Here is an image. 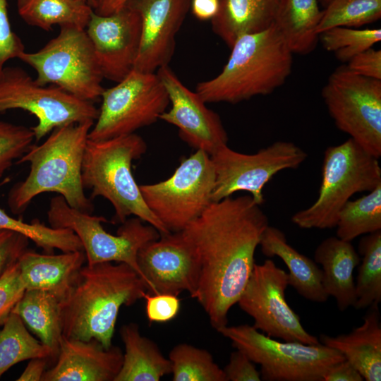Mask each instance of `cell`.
Segmentation results:
<instances>
[{
	"instance_id": "16",
	"label": "cell",
	"mask_w": 381,
	"mask_h": 381,
	"mask_svg": "<svg viewBox=\"0 0 381 381\" xmlns=\"http://www.w3.org/2000/svg\"><path fill=\"white\" fill-rule=\"evenodd\" d=\"M138 264L151 294L178 296L188 291L194 297L200 264L196 249L182 231L161 234L138 252Z\"/></svg>"
},
{
	"instance_id": "33",
	"label": "cell",
	"mask_w": 381,
	"mask_h": 381,
	"mask_svg": "<svg viewBox=\"0 0 381 381\" xmlns=\"http://www.w3.org/2000/svg\"><path fill=\"white\" fill-rule=\"evenodd\" d=\"M169 359L174 381H228L223 368L205 349L179 344L171 350Z\"/></svg>"
},
{
	"instance_id": "44",
	"label": "cell",
	"mask_w": 381,
	"mask_h": 381,
	"mask_svg": "<svg viewBox=\"0 0 381 381\" xmlns=\"http://www.w3.org/2000/svg\"><path fill=\"white\" fill-rule=\"evenodd\" d=\"M361 373L346 359L332 365L323 376V381H363Z\"/></svg>"
},
{
	"instance_id": "39",
	"label": "cell",
	"mask_w": 381,
	"mask_h": 381,
	"mask_svg": "<svg viewBox=\"0 0 381 381\" xmlns=\"http://www.w3.org/2000/svg\"><path fill=\"white\" fill-rule=\"evenodd\" d=\"M25 52L19 36L12 30L8 13L7 0H0V76L5 64Z\"/></svg>"
},
{
	"instance_id": "21",
	"label": "cell",
	"mask_w": 381,
	"mask_h": 381,
	"mask_svg": "<svg viewBox=\"0 0 381 381\" xmlns=\"http://www.w3.org/2000/svg\"><path fill=\"white\" fill-rule=\"evenodd\" d=\"M319 341L340 351L364 380H381V322L377 303L368 307L361 326L336 337L320 334Z\"/></svg>"
},
{
	"instance_id": "1",
	"label": "cell",
	"mask_w": 381,
	"mask_h": 381,
	"mask_svg": "<svg viewBox=\"0 0 381 381\" xmlns=\"http://www.w3.org/2000/svg\"><path fill=\"white\" fill-rule=\"evenodd\" d=\"M269 226L250 195L212 202L181 231L198 253L200 273L193 297L216 329L227 325L255 265V253Z\"/></svg>"
},
{
	"instance_id": "28",
	"label": "cell",
	"mask_w": 381,
	"mask_h": 381,
	"mask_svg": "<svg viewBox=\"0 0 381 381\" xmlns=\"http://www.w3.org/2000/svg\"><path fill=\"white\" fill-rule=\"evenodd\" d=\"M318 0H283L273 25L293 54L306 55L319 42L322 10Z\"/></svg>"
},
{
	"instance_id": "43",
	"label": "cell",
	"mask_w": 381,
	"mask_h": 381,
	"mask_svg": "<svg viewBox=\"0 0 381 381\" xmlns=\"http://www.w3.org/2000/svg\"><path fill=\"white\" fill-rule=\"evenodd\" d=\"M346 66L356 74L381 80V50L371 47L354 56Z\"/></svg>"
},
{
	"instance_id": "25",
	"label": "cell",
	"mask_w": 381,
	"mask_h": 381,
	"mask_svg": "<svg viewBox=\"0 0 381 381\" xmlns=\"http://www.w3.org/2000/svg\"><path fill=\"white\" fill-rule=\"evenodd\" d=\"M219 8L211 20L212 31L231 47L246 34L273 25L283 0H219Z\"/></svg>"
},
{
	"instance_id": "26",
	"label": "cell",
	"mask_w": 381,
	"mask_h": 381,
	"mask_svg": "<svg viewBox=\"0 0 381 381\" xmlns=\"http://www.w3.org/2000/svg\"><path fill=\"white\" fill-rule=\"evenodd\" d=\"M125 346L121 370L114 381H159L171 373V365L151 339L141 335L136 323L119 330Z\"/></svg>"
},
{
	"instance_id": "31",
	"label": "cell",
	"mask_w": 381,
	"mask_h": 381,
	"mask_svg": "<svg viewBox=\"0 0 381 381\" xmlns=\"http://www.w3.org/2000/svg\"><path fill=\"white\" fill-rule=\"evenodd\" d=\"M337 236L350 241L361 235L381 230V184L354 200H349L339 212Z\"/></svg>"
},
{
	"instance_id": "11",
	"label": "cell",
	"mask_w": 381,
	"mask_h": 381,
	"mask_svg": "<svg viewBox=\"0 0 381 381\" xmlns=\"http://www.w3.org/2000/svg\"><path fill=\"white\" fill-rule=\"evenodd\" d=\"M322 97L338 129L367 152L381 157V80L337 68L322 90Z\"/></svg>"
},
{
	"instance_id": "20",
	"label": "cell",
	"mask_w": 381,
	"mask_h": 381,
	"mask_svg": "<svg viewBox=\"0 0 381 381\" xmlns=\"http://www.w3.org/2000/svg\"><path fill=\"white\" fill-rule=\"evenodd\" d=\"M123 353L95 339L83 341L62 337L54 365L45 370L42 381H114Z\"/></svg>"
},
{
	"instance_id": "12",
	"label": "cell",
	"mask_w": 381,
	"mask_h": 381,
	"mask_svg": "<svg viewBox=\"0 0 381 381\" xmlns=\"http://www.w3.org/2000/svg\"><path fill=\"white\" fill-rule=\"evenodd\" d=\"M99 114L88 139L104 140L134 133L151 125L170 104L167 92L155 73L133 69L116 85L104 90Z\"/></svg>"
},
{
	"instance_id": "23",
	"label": "cell",
	"mask_w": 381,
	"mask_h": 381,
	"mask_svg": "<svg viewBox=\"0 0 381 381\" xmlns=\"http://www.w3.org/2000/svg\"><path fill=\"white\" fill-rule=\"evenodd\" d=\"M360 260L351 243L337 236L325 238L315 250L314 261L322 266L324 289L335 298L340 311L356 303L353 271Z\"/></svg>"
},
{
	"instance_id": "8",
	"label": "cell",
	"mask_w": 381,
	"mask_h": 381,
	"mask_svg": "<svg viewBox=\"0 0 381 381\" xmlns=\"http://www.w3.org/2000/svg\"><path fill=\"white\" fill-rule=\"evenodd\" d=\"M18 59L32 68L41 85H54L83 100L94 102L104 90V78L85 29L61 26L59 34L35 52Z\"/></svg>"
},
{
	"instance_id": "19",
	"label": "cell",
	"mask_w": 381,
	"mask_h": 381,
	"mask_svg": "<svg viewBox=\"0 0 381 381\" xmlns=\"http://www.w3.org/2000/svg\"><path fill=\"white\" fill-rule=\"evenodd\" d=\"M191 0H129L141 19L139 51L133 69L155 73L168 65L176 35L190 8Z\"/></svg>"
},
{
	"instance_id": "38",
	"label": "cell",
	"mask_w": 381,
	"mask_h": 381,
	"mask_svg": "<svg viewBox=\"0 0 381 381\" xmlns=\"http://www.w3.org/2000/svg\"><path fill=\"white\" fill-rule=\"evenodd\" d=\"M25 291L18 260L0 277V326L4 325Z\"/></svg>"
},
{
	"instance_id": "32",
	"label": "cell",
	"mask_w": 381,
	"mask_h": 381,
	"mask_svg": "<svg viewBox=\"0 0 381 381\" xmlns=\"http://www.w3.org/2000/svg\"><path fill=\"white\" fill-rule=\"evenodd\" d=\"M0 329V377L15 364L35 358H49V348L28 332L19 315L11 313Z\"/></svg>"
},
{
	"instance_id": "22",
	"label": "cell",
	"mask_w": 381,
	"mask_h": 381,
	"mask_svg": "<svg viewBox=\"0 0 381 381\" xmlns=\"http://www.w3.org/2000/svg\"><path fill=\"white\" fill-rule=\"evenodd\" d=\"M85 260L84 250L53 255L26 250L18 264L26 290L46 291L61 301L73 286Z\"/></svg>"
},
{
	"instance_id": "29",
	"label": "cell",
	"mask_w": 381,
	"mask_h": 381,
	"mask_svg": "<svg viewBox=\"0 0 381 381\" xmlns=\"http://www.w3.org/2000/svg\"><path fill=\"white\" fill-rule=\"evenodd\" d=\"M17 8L27 24L48 32L54 25L85 29L94 11L80 0H17Z\"/></svg>"
},
{
	"instance_id": "17",
	"label": "cell",
	"mask_w": 381,
	"mask_h": 381,
	"mask_svg": "<svg viewBox=\"0 0 381 381\" xmlns=\"http://www.w3.org/2000/svg\"><path fill=\"white\" fill-rule=\"evenodd\" d=\"M156 73L171 104L159 119L176 126L183 141L209 155L227 145V133L219 116L206 107L200 96L189 90L168 65L160 67Z\"/></svg>"
},
{
	"instance_id": "18",
	"label": "cell",
	"mask_w": 381,
	"mask_h": 381,
	"mask_svg": "<svg viewBox=\"0 0 381 381\" xmlns=\"http://www.w3.org/2000/svg\"><path fill=\"white\" fill-rule=\"evenodd\" d=\"M104 78L119 82L134 67L141 37L138 12L126 4L110 15L93 11L85 28Z\"/></svg>"
},
{
	"instance_id": "14",
	"label": "cell",
	"mask_w": 381,
	"mask_h": 381,
	"mask_svg": "<svg viewBox=\"0 0 381 381\" xmlns=\"http://www.w3.org/2000/svg\"><path fill=\"white\" fill-rule=\"evenodd\" d=\"M210 157L215 172L212 202L246 191L260 205L265 184L281 171L298 169L308 154L292 142L278 140L255 154L241 153L226 145Z\"/></svg>"
},
{
	"instance_id": "6",
	"label": "cell",
	"mask_w": 381,
	"mask_h": 381,
	"mask_svg": "<svg viewBox=\"0 0 381 381\" xmlns=\"http://www.w3.org/2000/svg\"><path fill=\"white\" fill-rule=\"evenodd\" d=\"M380 184L378 159L349 138L325 150L318 198L293 214L291 221L301 229L334 228L339 212L354 194Z\"/></svg>"
},
{
	"instance_id": "47",
	"label": "cell",
	"mask_w": 381,
	"mask_h": 381,
	"mask_svg": "<svg viewBox=\"0 0 381 381\" xmlns=\"http://www.w3.org/2000/svg\"><path fill=\"white\" fill-rule=\"evenodd\" d=\"M129 0H98L95 13L102 16L110 15L123 8Z\"/></svg>"
},
{
	"instance_id": "49",
	"label": "cell",
	"mask_w": 381,
	"mask_h": 381,
	"mask_svg": "<svg viewBox=\"0 0 381 381\" xmlns=\"http://www.w3.org/2000/svg\"><path fill=\"white\" fill-rule=\"evenodd\" d=\"M319 4L323 7H326L332 0H318Z\"/></svg>"
},
{
	"instance_id": "46",
	"label": "cell",
	"mask_w": 381,
	"mask_h": 381,
	"mask_svg": "<svg viewBox=\"0 0 381 381\" xmlns=\"http://www.w3.org/2000/svg\"><path fill=\"white\" fill-rule=\"evenodd\" d=\"M49 358L30 359L25 369L17 381H42L48 363Z\"/></svg>"
},
{
	"instance_id": "41",
	"label": "cell",
	"mask_w": 381,
	"mask_h": 381,
	"mask_svg": "<svg viewBox=\"0 0 381 381\" xmlns=\"http://www.w3.org/2000/svg\"><path fill=\"white\" fill-rule=\"evenodd\" d=\"M29 241L17 232L0 229V277L28 250Z\"/></svg>"
},
{
	"instance_id": "3",
	"label": "cell",
	"mask_w": 381,
	"mask_h": 381,
	"mask_svg": "<svg viewBox=\"0 0 381 381\" xmlns=\"http://www.w3.org/2000/svg\"><path fill=\"white\" fill-rule=\"evenodd\" d=\"M93 124L94 121H85L56 128L17 160L18 164L29 163L30 171L9 191L7 202L13 213L21 214L35 197L52 192L70 207L91 214L94 207L84 192L82 164Z\"/></svg>"
},
{
	"instance_id": "48",
	"label": "cell",
	"mask_w": 381,
	"mask_h": 381,
	"mask_svg": "<svg viewBox=\"0 0 381 381\" xmlns=\"http://www.w3.org/2000/svg\"><path fill=\"white\" fill-rule=\"evenodd\" d=\"M95 10L97 6L98 0H80Z\"/></svg>"
},
{
	"instance_id": "36",
	"label": "cell",
	"mask_w": 381,
	"mask_h": 381,
	"mask_svg": "<svg viewBox=\"0 0 381 381\" xmlns=\"http://www.w3.org/2000/svg\"><path fill=\"white\" fill-rule=\"evenodd\" d=\"M381 40L380 28L356 29L334 27L319 34V41L341 62L347 63L356 54L373 47Z\"/></svg>"
},
{
	"instance_id": "5",
	"label": "cell",
	"mask_w": 381,
	"mask_h": 381,
	"mask_svg": "<svg viewBox=\"0 0 381 381\" xmlns=\"http://www.w3.org/2000/svg\"><path fill=\"white\" fill-rule=\"evenodd\" d=\"M146 150V143L135 133L104 140L88 139L82 164L83 186L91 190L92 198L100 196L112 205L114 224H122L133 215L161 234H169L147 206L131 171L133 161Z\"/></svg>"
},
{
	"instance_id": "7",
	"label": "cell",
	"mask_w": 381,
	"mask_h": 381,
	"mask_svg": "<svg viewBox=\"0 0 381 381\" xmlns=\"http://www.w3.org/2000/svg\"><path fill=\"white\" fill-rule=\"evenodd\" d=\"M217 331L260 365L261 380L323 381L328 369L345 359L340 351L321 343L280 341L249 325H226Z\"/></svg>"
},
{
	"instance_id": "15",
	"label": "cell",
	"mask_w": 381,
	"mask_h": 381,
	"mask_svg": "<svg viewBox=\"0 0 381 381\" xmlns=\"http://www.w3.org/2000/svg\"><path fill=\"white\" fill-rule=\"evenodd\" d=\"M288 273L272 260L255 263L237 303L254 320L253 327L265 334L286 341L320 344L308 332L299 316L285 298L289 286Z\"/></svg>"
},
{
	"instance_id": "2",
	"label": "cell",
	"mask_w": 381,
	"mask_h": 381,
	"mask_svg": "<svg viewBox=\"0 0 381 381\" xmlns=\"http://www.w3.org/2000/svg\"><path fill=\"white\" fill-rule=\"evenodd\" d=\"M147 291L145 280L124 262L83 266L70 291L60 301L63 336L95 339L109 349L121 307L144 298Z\"/></svg>"
},
{
	"instance_id": "35",
	"label": "cell",
	"mask_w": 381,
	"mask_h": 381,
	"mask_svg": "<svg viewBox=\"0 0 381 381\" xmlns=\"http://www.w3.org/2000/svg\"><path fill=\"white\" fill-rule=\"evenodd\" d=\"M381 18V0H332L322 9L318 35L334 27L358 28Z\"/></svg>"
},
{
	"instance_id": "24",
	"label": "cell",
	"mask_w": 381,
	"mask_h": 381,
	"mask_svg": "<svg viewBox=\"0 0 381 381\" xmlns=\"http://www.w3.org/2000/svg\"><path fill=\"white\" fill-rule=\"evenodd\" d=\"M267 257H279L289 269V284L304 298L317 303L328 300L322 283V272L317 263L299 253L288 242L279 229L268 226L264 231L260 245Z\"/></svg>"
},
{
	"instance_id": "30",
	"label": "cell",
	"mask_w": 381,
	"mask_h": 381,
	"mask_svg": "<svg viewBox=\"0 0 381 381\" xmlns=\"http://www.w3.org/2000/svg\"><path fill=\"white\" fill-rule=\"evenodd\" d=\"M358 254L361 258L355 282L353 307L363 309L381 301V230L361 238Z\"/></svg>"
},
{
	"instance_id": "4",
	"label": "cell",
	"mask_w": 381,
	"mask_h": 381,
	"mask_svg": "<svg viewBox=\"0 0 381 381\" xmlns=\"http://www.w3.org/2000/svg\"><path fill=\"white\" fill-rule=\"evenodd\" d=\"M230 48L222 71L196 85L205 103L236 104L272 94L291 74L294 54L274 25L241 36Z\"/></svg>"
},
{
	"instance_id": "45",
	"label": "cell",
	"mask_w": 381,
	"mask_h": 381,
	"mask_svg": "<svg viewBox=\"0 0 381 381\" xmlns=\"http://www.w3.org/2000/svg\"><path fill=\"white\" fill-rule=\"evenodd\" d=\"M219 8V0H191L190 8L193 15L200 20H211L217 14Z\"/></svg>"
},
{
	"instance_id": "34",
	"label": "cell",
	"mask_w": 381,
	"mask_h": 381,
	"mask_svg": "<svg viewBox=\"0 0 381 381\" xmlns=\"http://www.w3.org/2000/svg\"><path fill=\"white\" fill-rule=\"evenodd\" d=\"M0 229L15 231L26 236L47 253H52L54 249L62 253L83 250L80 239L72 230L47 226L38 219L26 223L9 216L1 208Z\"/></svg>"
},
{
	"instance_id": "27",
	"label": "cell",
	"mask_w": 381,
	"mask_h": 381,
	"mask_svg": "<svg viewBox=\"0 0 381 381\" xmlns=\"http://www.w3.org/2000/svg\"><path fill=\"white\" fill-rule=\"evenodd\" d=\"M60 301L50 292L26 290L12 311L49 349L54 361L56 360L63 337Z\"/></svg>"
},
{
	"instance_id": "40",
	"label": "cell",
	"mask_w": 381,
	"mask_h": 381,
	"mask_svg": "<svg viewBox=\"0 0 381 381\" xmlns=\"http://www.w3.org/2000/svg\"><path fill=\"white\" fill-rule=\"evenodd\" d=\"M146 314L150 322H167L179 313L181 303L178 296L167 294L147 293Z\"/></svg>"
},
{
	"instance_id": "13",
	"label": "cell",
	"mask_w": 381,
	"mask_h": 381,
	"mask_svg": "<svg viewBox=\"0 0 381 381\" xmlns=\"http://www.w3.org/2000/svg\"><path fill=\"white\" fill-rule=\"evenodd\" d=\"M21 109L37 119L32 130L40 141L54 129L95 121L99 109L92 102L79 99L61 88L39 85L24 69L5 66L0 76V112Z\"/></svg>"
},
{
	"instance_id": "42",
	"label": "cell",
	"mask_w": 381,
	"mask_h": 381,
	"mask_svg": "<svg viewBox=\"0 0 381 381\" xmlns=\"http://www.w3.org/2000/svg\"><path fill=\"white\" fill-rule=\"evenodd\" d=\"M228 381H260V372L243 351H233L227 365L223 368Z\"/></svg>"
},
{
	"instance_id": "10",
	"label": "cell",
	"mask_w": 381,
	"mask_h": 381,
	"mask_svg": "<svg viewBox=\"0 0 381 381\" xmlns=\"http://www.w3.org/2000/svg\"><path fill=\"white\" fill-rule=\"evenodd\" d=\"M215 172L207 152L196 150L168 179L140 185L148 208L170 232L183 231L212 202Z\"/></svg>"
},
{
	"instance_id": "37",
	"label": "cell",
	"mask_w": 381,
	"mask_h": 381,
	"mask_svg": "<svg viewBox=\"0 0 381 381\" xmlns=\"http://www.w3.org/2000/svg\"><path fill=\"white\" fill-rule=\"evenodd\" d=\"M34 139L31 128L0 121V178L26 152Z\"/></svg>"
},
{
	"instance_id": "9",
	"label": "cell",
	"mask_w": 381,
	"mask_h": 381,
	"mask_svg": "<svg viewBox=\"0 0 381 381\" xmlns=\"http://www.w3.org/2000/svg\"><path fill=\"white\" fill-rule=\"evenodd\" d=\"M47 219L52 227L69 229L77 235L87 265L124 262L142 278L138 264V252L161 235L155 227L149 224H144V222L137 217L128 218L119 226L116 235L111 234L102 225V222H107L106 218L73 208L61 195L51 199Z\"/></svg>"
}]
</instances>
